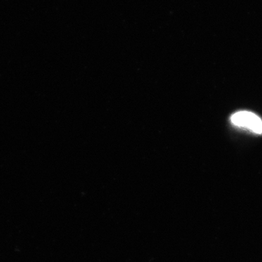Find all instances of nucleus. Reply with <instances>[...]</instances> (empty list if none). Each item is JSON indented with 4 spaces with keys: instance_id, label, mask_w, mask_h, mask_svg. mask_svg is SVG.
I'll use <instances>...</instances> for the list:
<instances>
[{
    "instance_id": "obj_1",
    "label": "nucleus",
    "mask_w": 262,
    "mask_h": 262,
    "mask_svg": "<svg viewBox=\"0 0 262 262\" xmlns=\"http://www.w3.org/2000/svg\"><path fill=\"white\" fill-rule=\"evenodd\" d=\"M231 121L235 126L243 127L255 133L262 134V120L252 113L247 111L239 112L231 117Z\"/></svg>"
}]
</instances>
